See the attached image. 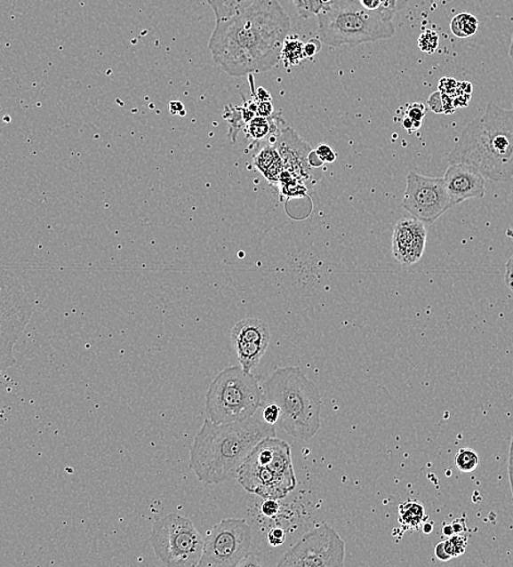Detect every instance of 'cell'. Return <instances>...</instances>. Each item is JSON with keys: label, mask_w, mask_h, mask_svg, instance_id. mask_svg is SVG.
Segmentation results:
<instances>
[{"label": "cell", "mask_w": 513, "mask_h": 567, "mask_svg": "<svg viewBox=\"0 0 513 567\" xmlns=\"http://www.w3.org/2000/svg\"><path fill=\"white\" fill-rule=\"evenodd\" d=\"M258 171L270 181H280L285 165L280 153L275 148L266 147L253 158Z\"/></svg>", "instance_id": "16"}, {"label": "cell", "mask_w": 513, "mask_h": 567, "mask_svg": "<svg viewBox=\"0 0 513 567\" xmlns=\"http://www.w3.org/2000/svg\"><path fill=\"white\" fill-rule=\"evenodd\" d=\"M363 8L369 12L390 13L395 16L399 3L397 0H357Z\"/></svg>", "instance_id": "24"}, {"label": "cell", "mask_w": 513, "mask_h": 567, "mask_svg": "<svg viewBox=\"0 0 513 567\" xmlns=\"http://www.w3.org/2000/svg\"><path fill=\"white\" fill-rule=\"evenodd\" d=\"M421 527H423V531L425 533H428V535H429V533L431 532V531H433V523H426L424 522L423 523H421Z\"/></svg>", "instance_id": "40"}, {"label": "cell", "mask_w": 513, "mask_h": 567, "mask_svg": "<svg viewBox=\"0 0 513 567\" xmlns=\"http://www.w3.org/2000/svg\"><path fill=\"white\" fill-rule=\"evenodd\" d=\"M428 230L417 219H402L393 230L392 253L402 266L411 267L423 257Z\"/></svg>", "instance_id": "14"}, {"label": "cell", "mask_w": 513, "mask_h": 567, "mask_svg": "<svg viewBox=\"0 0 513 567\" xmlns=\"http://www.w3.org/2000/svg\"><path fill=\"white\" fill-rule=\"evenodd\" d=\"M453 530L454 533H463L467 531V525H465V518H458L452 523Z\"/></svg>", "instance_id": "36"}, {"label": "cell", "mask_w": 513, "mask_h": 567, "mask_svg": "<svg viewBox=\"0 0 513 567\" xmlns=\"http://www.w3.org/2000/svg\"><path fill=\"white\" fill-rule=\"evenodd\" d=\"M4 370L0 369V379H2V373H3Z\"/></svg>", "instance_id": "43"}, {"label": "cell", "mask_w": 513, "mask_h": 567, "mask_svg": "<svg viewBox=\"0 0 513 567\" xmlns=\"http://www.w3.org/2000/svg\"><path fill=\"white\" fill-rule=\"evenodd\" d=\"M439 46V36L433 30H425L419 38V47L426 54H434Z\"/></svg>", "instance_id": "27"}, {"label": "cell", "mask_w": 513, "mask_h": 567, "mask_svg": "<svg viewBox=\"0 0 513 567\" xmlns=\"http://www.w3.org/2000/svg\"><path fill=\"white\" fill-rule=\"evenodd\" d=\"M259 0H207L215 17V22L228 20L241 13Z\"/></svg>", "instance_id": "17"}, {"label": "cell", "mask_w": 513, "mask_h": 567, "mask_svg": "<svg viewBox=\"0 0 513 567\" xmlns=\"http://www.w3.org/2000/svg\"><path fill=\"white\" fill-rule=\"evenodd\" d=\"M275 131V117L256 116L247 123L248 137L253 140H263Z\"/></svg>", "instance_id": "21"}, {"label": "cell", "mask_w": 513, "mask_h": 567, "mask_svg": "<svg viewBox=\"0 0 513 567\" xmlns=\"http://www.w3.org/2000/svg\"><path fill=\"white\" fill-rule=\"evenodd\" d=\"M304 44L305 43L300 41L296 36H287L285 44H283L280 57L286 69L300 65L301 61L306 60Z\"/></svg>", "instance_id": "19"}, {"label": "cell", "mask_w": 513, "mask_h": 567, "mask_svg": "<svg viewBox=\"0 0 513 567\" xmlns=\"http://www.w3.org/2000/svg\"><path fill=\"white\" fill-rule=\"evenodd\" d=\"M263 401L280 410L277 424L287 435L309 441L321 427L323 400L319 388L299 367L277 368L262 384Z\"/></svg>", "instance_id": "4"}, {"label": "cell", "mask_w": 513, "mask_h": 567, "mask_svg": "<svg viewBox=\"0 0 513 567\" xmlns=\"http://www.w3.org/2000/svg\"><path fill=\"white\" fill-rule=\"evenodd\" d=\"M236 478L247 492L259 498H286L297 483L290 444L277 436L259 442L237 470Z\"/></svg>", "instance_id": "6"}, {"label": "cell", "mask_w": 513, "mask_h": 567, "mask_svg": "<svg viewBox=\"0 0 513 567\" xmlns=\"http://www.w3.org/2000/svg\"><path fill=\"white\" fill-rule=\"evenodd\" d=\"M316 152L319 154V156L323 161L333 162L335 158H337L335 157V154L328 146H320Z\"/></svg>", "instance_id": "32"}, {"label": "cell", "mask_w": 513, "mask_h": 567, "mask_svg": "<svg viewBox=\"0 0 513 567\" xmlns=\"http://www.w3.org/2000/svg\"><path fill=\"white\" fill-rule=\"evenodd\" d=\"M505 280L507 286L509 287L510 291L513 292V254L509 260L506 263Z\"/></svg>", "instance_id": "33"}, {"label": "cell", "mask_w": 513, "mask_h": 567, "mask_svg": "<svg viewBox=\"0 0 513 567\" xmlns=\"http://www.w3.org/2000/svg\"><path fill=\"white\" fill-rule=\"evenodd\" d=\"M183 109H184L183 104H181L180 102H172L170 104V110L172 115H176L180 113V115H184Z\"/></svg>", "instance_id": "38"}, {"label": "cell", "mask_w": 513, "mask_h": 567, "mask_svg": "<svg viewBox=\"0 0 513 567\" xmlns=\"http://www.w3.org/2000/svg\"><path fill=\"white\" fill-rule=\"evenodd\" d=\"M261 562L258 561L256 556H253L251 552L244 557L241 563L238 566H261Z\"/></svg>", "instance_id": "35"}, {"label": "cell", "mask_w": 513, "mask_h": 567, "mask_svg": "<svg viewBox=\"0 0 513 567\" xmlns=\"http://www.w3.org/2000/svg\"><path fill=\"white\" fill-rule=\"evenodd\" d=\"M297 12L304 19L317 16L323 6L319 0H293Z\"/></svg>", "instance_id": "26"}, {"label": "cell", "mask_w": 513, "mask_h": 567, "mask_svg": "<svg viewBox=\"0 0 513 567\" xmlns=\"http://www.w3.org/2000/svg\"><path fill=\"white\" fill-rule=\"evenodd\" d=\"M397 521L402 530L417 531L425 522V508L423 504L417 501H407L399 507Z\"/></svg>", "instance_id": "18"}, {"label": "cell", "mask_w": 513, "mask_h": 567, "mask_svg": "<svg viewBox=\"0 0 513 567\" xmlns=\"http://www.w3.org/2000/svg\"><path fill=\"white\" fill-rule=\"evenodd\" d=\"M262 408V419L265 420L267 424L272 426L277 424L280 418L279 407H277L276 403H266V405H263Z\"/></svg>", "instance_id": "28"}, {"label": "cell", "mask_w": 513, "mask_h": 567, "mask_svg": "<svg viewBox=\"0 0 513 567\" xmlns=\"http://www.w3.org/2000/svg\"><path fill=\"white\" fill-rule=\"evenodd\" d=\"M443 532L445 533V536H448V537L454 535L452 523H450V525H448V523H445L443 527Z\"/></svg>", "instance_id": "39"}, {"label": "cell", "mask_w": 513, "mask_h": 567, "mask_svg": "<svg viewBox=\"0 0 513 567\" xmlns=\"http://www.w3.org/2000/svg\"><path fill=\"white\" fill-rule=\"evenodd\" d=\"M444 180L453 205L469 199H482L486 195L485 177L477 168L463 163L450 164Z\"/></svg>", "instance_id": "15"}, {"label": "cell", "mask_w": 513, "mask_h": 567, "mask_svg": "<svg viewBox=\"0 0 513 567\" xmlns=\"http://www.w3.org/2000/svg\"><path fill=\"white\" fill-rule=\"evenodd\" d=\"M435 555L437 556V559L443 562H447L452 560V556H450L447 552L445 550L444 542L440 541L437 546L435 547Z\"/></svg>", "instance_id": "34"}, {"label": "cell", "mask_w": 513, "mask_h": 567, "mask_svg": "<svg viewBox=\"0 0 513 567\" xmlns=\"http://www.w3.org/2000/svg\"><path fill=\"white\" fill-rule=\"evenodd\" d=\"M321 50V41L319 38H311L304 44V52L306 59H313Z\"/></svg>", "instance_id": "31"}, {"label": "cell", "mask_w": 513, "mask_h": 567, "mask_svg": "<svg viewBox=\"0 0 513 567\" xmlns=\"http://www.w3.org/2000/svg\"><path fill=\"white\" fill-rule=\"evenodd\" d=\"M402 206L421 222L433 224L453 208L444 178L429 177L410 172Z\"/></svg>", "instance_id": "12"}, {"label": "cell", "mask_w": 513, "mask_h": 567, "mask_svg": "<svg viewBox=\"0 0 513 567\" xmlns=\"http://www.w3.org/2000/svg\"><path fill=\"white\" fill-rule=\"evenodd\" d=\"M393 17L369 12L357 0H331L317 14L319 40L333 47L388 40L396 35Z\"/></svg>", "instance_id": "5"}, {"label": "cell", "mask_w": 513, "mask_h": 567, "mask_svg": "<svg viewBox=\"0 0 513 567\" xmlns=\"http://www.w3.org/2000/svg\"><path fill=\"white\" fill-rule=\"evenodd\" d=\"M449 164L463 163L497 182L513 178V109L489 103L481 116L463 129L453 150L447 156Z\"/></svg>", "instance_id": "3"}, {"label": "cell", "mask_w": 513, "mask_h": 567, "mask_svg": "<svg viewBox=\"0 0 513 567\" xmlns=\"http://www.w3.org/2000/svg\"><path fill=\"white\" fill-rule=\"evenodd\" d=\"M268 436H277L275 426L255 416L228 425L205 419L191 445L189 468L201 483H225Z\"/></svg>", "instance_id": "2"}, {"label": "cell", "mask_w": 513, "mask_h": 567, "mask_svg": "<svg viewBox=\"0 0 513 567\" xmlns=\"http://www.w3.org/2000/svg\"><path fill=\"white\" fill-rule=\"evenodd\" d=\"M267 538L270 546L280 547L286 541V532L282 527H273Z\"/></svg>", "instance_id": "30"}, {"label": "cell", "mask_w": 513, "mask_h": 567, "mask_svg": "<svg viewBox=\"0 0 513 567\" xmlns=\"http://www.w3.org/2000/svg\"><path fill=\"white\" fill-rule=\"evenodd\" d=\"M345 559V544L339 533L321 523L301 538L282 556L280 567H340Z\"/></svg>", "instance_id": "11"}, {"label": "cell", "mask_w": 513, "mask_h": 567, "mask_svg": "<svg viewBox=\"0 0 513 567\" xmlns=\"http://www.w3.org/2000/svg\"><path fill=\"white\" fill-rule=\"evenodd\" d=\"M252 542V528L246 521L227 518L205 537L198 566L236 567L251 551Z\"/></svg>", "instance_id": "10"}, {"label": "cell", "mask_w": 513, "mask_h": 567, "mask_svg": "<svg viewBox=\"0 0 513 567\" xmlns=\"http://www.w3.org/2000/svg\"><path fill=\"white\" fill-rule=\"evenodd\" d=\"M321 6H325V4H329L331 0H319Z\"/></svg>", "instance_id": "42"}, {"label": "cell", "mask_w": 513, "mask_h": 567, "mask_svg": "<svg viewBox=\"0 0 513 567\" xmlns=\"http://www.w3.org/2000/svg\"><path fill=\"white\" fill-rule=\"evenodd\" d=\"M35 311V302L26 283L14 271L0 287V369L16 363L14 345L21 338Z\"/></svg>", "instance_id": "9"}, {"label": "cell", "mask_w": 513, "mask_h": 567, "mask_svg": "<svg viewBox=\"0 0 513 567\" xmlns=\"http://www.w3.org/2000/svg\"><path fill=\"white\" fill-rule=\"evenodd\" d=\"M443 542L445 552L452 556V559L462 555L468 546L467 537L463 536L462 533H454L449 537V539Z\"/></svg>", "instance_id": "25"}, {"label": "cell", "mask_w": 513, "mask_h": 567, "mask_svg": "<svg viewBox=\"0 0 513 567\" xmlns=\"http://www.w3.org/2000/svg\"><path fill=\"white\" fill-rule=\"evenodd\" d=\"M479 465L478 454L471 449H461L455 455V466L460 472L472 473Z\"/></svg>", "instance_id": "22"}, {"label": "cell", "mask_w": 513, "mask_h": 567, "mask_svg": "<svg viewBox=\"0 0 513 567\" xmlns=\"http://www.w3.org/2000/svg\"><path fill=\"white\" fill-rule=\"evenodd\" d=\"M262 401V387L252 373L244 372L242 367H228L211 382L205 394V412L214 424H233L255 416Z\"/></svg>", "instance_id": "7"}, {"label": "cell", "mask_w": 513, "mask_h": 567, "mask_svg": "<svg viewBox=\"0 0 513 567\" xmlns=\"http://www.w3.org/2000/svg\"><path fill=\"white\" fill-rule=\"evenodd\" d=\"M151 545L163 563L170 567L198 566L204 539L188 518L172 513L153 523Z\"/></svg>", "instance_id": "8"}, {"label": "cell", "mask_w": 513, "mask_h": 567, "mask_svg": "<svg viewBox=\"0 0 513 567\" xmlns=\"http://www.w3.org/2000/svg\"><path fill=\"white\" fill-rule=\"evenodd\" d=\"M509 56H510V59H511V60H512V62H513V35H512V40H511V45H510V51H509Z\"/></svg>", "instance_id": "41"}, {"label": "cell", "mask_w": 513, "mask_h": 567, "mask_svg": "<svg viewBox=\"0 0 513 567\" xmlns=\"http://www.w3.org/2000/svg\"><path fill=\"white\" fill-rule=\"evenodd\" d=\"M270 339L269 326L261 320L248 318L235 324L231 340L244 372L252 373L258 367L269 347Z\"/></svg>", "instance_id": "13"}, {"label": "cell", "mask_w": 513, "mask_h": 567, "mask_svg": "<svg viewBox=\"0 0 513 567\" xmlns=\"http://www.w3.org/2000/svg\"><path fill=\"white\" fill-rule=\"evenodd\" d=\"M450 30L453 36L460 38L471 37L478 30V20L471 13L462 12L457 14L450 23Z\"/></svg>", "instance_id": "20"}, {"label": "cell", "mask_w": 513, "mask_h": 567, "mask_svg": "<svg viewBox=\"0 0 513 567\" xmlns=\"http://www.w3.org/2000/svg\"><path fill=\"white\" fill-rule=\"evenodd\" d=\"M265 501L261 504V513L263 516L273 518L280 512V503L275 499H263Z\"/></svg>", "instance_id": "29"}, {"label": "cell", "mask_w": 513, "mask_h": 567, "mask_svg": "<svg viewBox=\"0 0 513 567\" xmlns=\"http://www.w3.org/2000/svg\"><path fill=\"white\" fill-rule=\"evenodd\" d=\"M425 105L421 103L410 104L407 107L404 127L407 132L417 131L421 126V122L425 117Z\"/></svg>", "instance_id": "23"}, {"label": "cell", "mask_w": 513, "mask_h": 567, "mask_svg": "<svg viewBox=\"0 0 513 567\" xmlns=\"http://www.w3.org/2000/svg\"><path fill=\"white\" fill-rule=\"evenodd\" d=\"M508 470H509V480H510V487L513 497V437L510 445L509 451V465H508Z\"/></svg>", "instance_id": "37"}, {"label": "cell", "mask_w": 513, "mask_h": 567, "mask_svg": "<svg viewBox=\"0 0 513 567\" xmlns=\"http://www.w3.org/2000/svg\"><path fill=\"white\" fill-rule=\"evenodd\" d=\"M290 31V17L281 4L259 0L228 20L215 22L208 47L215 64L238 78L272 69Z\"/></svg>", "instance_id": "1"}]
</instances>
